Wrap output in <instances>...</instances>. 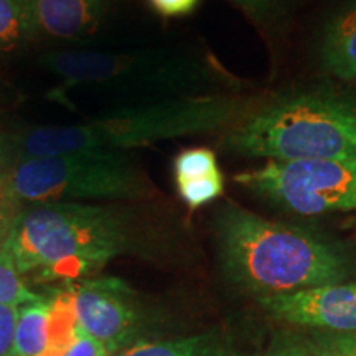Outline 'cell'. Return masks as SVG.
<instances>
[{"label":"cell","instance_id":"cell-20","mask_svg":"<svg viewBox=\"0 0 356 356\" xmlns=\"http://www.w3.org/2000/svg\"><path fill=\"white\" fill-rule=\"evenodd\" d=\"M19 307L0 305V356H8L15 337Z\"/></svg>","mask_w":356,"mask_h":356},{"label":"cell","instance_id":"cell-3","mask_svg":"<svg viewBox=\"0 0 356 356\" xmlns=\"http://www.w3.org/2000/svg\"><path fill=\"white\" fill-rule=\"evenodd\" d=\"M252 102L229 95H186L118 108L86 122L37 126L10 132L20 159L84 150L127 152L178 137L226 131Z\"/></svg>","mask_w":356,"mask_h":356},{"label":"cell","instance_id":"cell-24","mask_svg":"<svg viewBox=\"0 0 356 356\" xmlns=\"http://www.w3.org/2000/svg\"><path fill=\"white\" fill-rule=\"evenodd\" d=\"M341 229L345 233V241L353 248V251L356 252V215L355 216H348L346 220L341 221Z\"/></svg>","mask_w":356,"mask_h":356},{"label":"cell","instance_id":"cell-10","mask_svg":"<svg viewBox=\"0 0 356 356\" xmlns=\"http://www.w3.org/2000/svg\"><path fill=\"white\" fill-rule=\"evenodd\" d=\"M38 38L81 40L99 29L114 0H32Z\"/></svg>","mask_w":356,"mask_h":356},{"label":"cell","instance_id":"cell-5","mask_svg":"<svg viewBox=\"0 0 356 356\" xmlns=\"http://www.w3.org/2000/svg\"><path fill=\"white\" fill-rule=\"evenodd\" d=\"M6 191L20 207L53 202H131L150 193V181L126 152L84 150L20 159Z\"/></svg>","mask_w":356,"mask_h":356},{"label":"cell","instance_id":"cell-16","mask_svg":"<svg viewBox=\"0 0 356 356\" xmlns=\"http://www.w3.org/2000/svg\"><path fill=\"white\" fill-rule=\"evenodd\" d=\"M262 356H327L309 335L296 332H280L270 340Z\"/></svg>","mask_w":356,"mask_h":356},{"label":"cell","instance_id":"cell-8","mask_svg":"<svg viewBox=\"0 0 356 356\" xmlns=\"http://www.w3.org/2000/svg\"><path fill=\"white\" fill-rule=\"evenodd\" d=\"M66 284L79 328L104 345L111 355L142 341L145 307L126 280L108 275Z\"/></svg>","mask_w":356,"mask_h":356},{"label":"cell","instance_id":"cell-4","mask_svg":"<svg viewBox=\"0 0 356 356\" xmlns=\"http://www.w3.org/2000/svg\"><path fill=\"white\" fill-rule=\"evenodd\" d=\"M221 149L267 162L356 157V95L305 86L252 102L222 134Z\"/></svg>","mask_w":356,"mask_h":356},{"label":"cell","instance_id":"cell-17","mask_svg":"<svg viewBox=\"0 0 356 356\" xmlns=\"http://www.w3.org/2000/svg\"><path fill=\"white\" fill-rule=\"evenodd\" d=\"M236 7L241 8L252 22L269 25L279 20L291 6V0H231Z\"/></svg>","mask_w":356,"mask_h":356},{"label":"cell","instance_id":"cell-13","mask_svg":"<svg viewBox=\"0 0 356 356\" xmlns=\"http://www.w3.org/2000/svg\"><path fill=\"white\" fill-rule=\"evenodd\" d=\"M114 356H244L221 332L198 333L165 341H139Z\"/></svg>","mask_w":356,"mask_h":356},{"label":"cell","instance_id":"cell-1","mask_svg":"<svg viewBox=\"0 0 356 356\" xmlns=\"http://www.w3.org/2000/svg\"><path fill=\"white\" fill-rule=\"evenodd\" d=\"M215 236L225 277L256 299L346 282L356 274V252L345 239L267 220L234 203L216 213Z\"/></svg>","mask_w":356,"mask_h":356},{"label":"cell","instance_id":"cell-15","mask_svg":"<svg viewBox=\"0 0 356 356\" xmlns=\"http://www.w3.org/2000/svg\"><path fill=\"white\" fill-rule=\"evenodd\" d=\"M38 299H42V293L26 286L25 277L17 269L8 249L3 246L0 249V305L22 307Z\"/></svg>","mask_w":356,"mask_h":356},{"label":"cell","instance_id":"cell-12","mask_svg":"<svg viewBox=\"0 0 356 356\" xmlns=\"http://www.w3.org/2000/svg\"><path fill=\"white\" fill-rule=\"evenodd\" d=\"M318 60L332 76L356 81V0H345L325 22Z\"/></svg>","mask_w":356,"mask_h":356},{"label":"cell","instance_id":"cell-22","mask_svg":"<svg viewBox=\"0 0 356 356\" xmlns=\"http://www.w3.org/2000/svg\"><path fill=\"white\" fill-rule=\"evenodd\" d=\"M58 356H113L106 350V346L99 343L96 338L89 337L83 330L78 333L68 348Z\"/></svg>","mask_w":356,"mask_h":356},{"label":"cell","instance_id":"cell-19","mask_svg":"<svg viewBox=\"0 0 356 356\" xmlns=\"http://www.w3.org/2000/svg\"><path fill=\"white\" fill-rule=\"evenodd\" d=\"M20 155L10 132H0V190L6 188L13 168L19 163Z\"/></svg>","mask_w":356,"mask_h":356},{"label":"cell","instance_id":"cell-14","mask_svg":"<svg viewBox=\"0 0 356 356\" xmlns=\"http://www.w3.org/2000/svg\"><path fill=\"white\" fill-rule=\"evenodd\" d=\"M38 38L32 0H0V55Z\"/></svg>","mask_w":356,"mask_h":356},{"label":"cell","instance_id":"cell-7","mask_svg":"<svg viewBox=\"0 0 356 356\" xmlns=\"http://www.w3.org/2000/svg\"><path fill=\"white\" fill-rule=\"evenodd\" d=\"M38 65L58 79L61 92L71 88L181 89L193 86L204 76L195 61L162 51L60 50L44 53L38 58Z\"/></svg>","mask_w":356,"mask_h":356},{"label":"cell","instance_id":"cell-21","mask_svg":"<svg viewBox=\"0 0 356 356\" xmlns=\"http://www.w3.org/2000/svg\"><path fill=\"white\" fill-rule=\"evenodd\" d=\"M20 210V204L7 193L6 188L0 190V249L6 246Z\"/></svg>","mask_w":356,"mask_h":356},{"label":"cell","instance_id":"cell-18","mask_svg":"<svg viewBox=\"0 0 356 356\" xmlns=\"http://www.w3.org/2000/svg\"><path fill=\"white\" fill-rule=\"evenodd\" d=\"M309 337L327 356H356V332L332 333L312 330Z\"/></svg>","mask_w":356,"mask_h":356},{"label":"cell","instance_id":"cell-23","mask_svg":"<svg viewBox=\"0 0 356 356\" xmlns=\"http://www.w3.org/2000/svg\"><path fill=\"white\" fill-rule=\"evenodd\" d=\"M150 6L163 17H185L200 6L202 0H149Z\"/></svg>","mask_w":356,"mask_h":356},{"label":"cell","instance_id":"cell-2","mask_svg":"<svg viewBox=\"0 0 356 356\" xmlns=\"http://www.w3.org/2000/svg\"><path fill=\"white\" fill-rule=\"evenodd\" d=\"M6 248L33 282H78L136 252V215L115 203L53 202L22 207Z\"/></svg>","mask_w":356,"mask_h":356},{"label":"cell","instance_id":"cell-6","mask_svg":"<svg viewBox=\"0 0 356 356\" xmlns=\"http://www.w3.org/2000/svg\"><path fill=\"white\" fill-rule=\"evenodd\" d=\"M234 181L262 202L299 216L356 211V157L269 160Z\"/></svg>","mask_w":356,"mask_h":356},{"label":"cell","instance_id":"cell-11","mask_svg":"<svg viewBox=\"0 0 356 356\" xmlns=\"http://www.w3.org/2000/svg\"><path fill=\"white\" fill-rule=\"evenodd\" d=\"M173 177L180 198L191 210L207 207L225 191V177L216 154L208 147H191L173 159Z\"/></svg>","mask_w":356,"mask_h":356},{"label":"cell","instance_id":"cell-9","mask_svg":"<svg viewBox=\"0 0 356 356\" xmlns=\"http://www.w3.org/2000/svg\"><path fill=\"white\" fill-rule=\"evenodd\" d=\"M270 318L310 330L356 332V280L256 299Z\"/></svg>","mask_w":356,"mask_h":356}]
</instances>
